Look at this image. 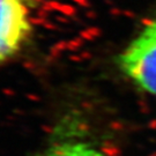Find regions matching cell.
<instances>
[{"instance_id":"6da1fadb","label":"cell","mask_w":156,"mask_h":156,"mask_svg":"<svg viewBox=\"0 0 156 156\" xmlns=\"http://www.w3.org/2000/svg\"><path fill=\"white\" fill-rule=\"evenodd\" d=\"M117 66L134 87L156 97V14L118 55Z\"/></svg>"},{"instance_id":"7a4b0ae2","label":"cell","mask_w":156,"mask_h":156,"mask_svg":"<svg viewBox=\"0 0 156 156\" xmlns=\"http://www.w3.org/2000/svg\"><path fill=\"white\" fill-rule=\"evenodd\" d=\"M35 0H0V68L28 46L34 33Z\"/></svg>"},{"instance_id":"3957f363","label":"cell","mask_w":156,"mask_h":156,"mask_svg":"<svg viewBox=\"0 0 156 156\" xmlns=\"http://www.w3.org/2000/svg\"><path fill=\"white\" fill-rule=\"evenodd\" d=\"M69 119L62 120L55 129L49 145L39 156H105L100 146Z\"/></svg>"}]
</instances>
